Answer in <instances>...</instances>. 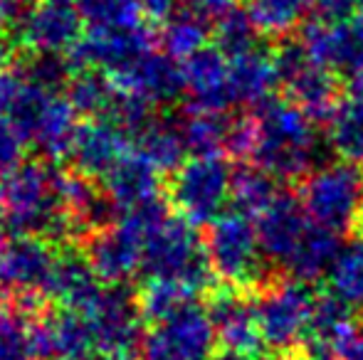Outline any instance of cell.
Segmentation results:
<instances>
[{
    "label": "cell",
    "instance_id": "9c48e42d",
    "mask_svg": "<svg viewBox=\"0 0 363 360\" xmlns=\"http://www.w3.org/2000/svg\"><path fill=\"white\" fill-rule=\"evenodd\" d=\"M57 255L50 242L33 235L0 237V298L18 296L23 306H35L48 291Z\"/></svg>",
    "mask_w": 363,
    "mask_h": 360
},
{
    "label": "cell",
    "instance_id": "7dc6e473",
    "mask_svg": "<svg viewBox=\"0 0 363 360\" xmlns=\"http://www.w3.org/2000/svg\"><path fill=\"white\" fill-rule=\"evenodd\" d=\"M20 8H23V3L20 0H0V25L5 23H18V18L23 13H20Z\"/></svg>",
    "mask_w": 363,
    "mask_h": 360
},
{
    "label": "cell",
    "instance_id": "7a4b0ae2",
    "mask_svg": "<svg viewBox=\"0 0 363 360\" xmlns=\"http://www.w3.org/2000/svg\"><path fill=\"white\" fill-rule=\"evenodd\" d=\"M0 230L62 240L77 232L62 205V173L43 163H23L8 175L0 200Z\"/></svg>",
    "mask_w": 363,
    "mask_h": 360
},
{
    "label": "cell",
    "instance_id": "f35d334b",
    "mask_svg": "<svg viewBox=\"0 0 363 360\" xmlns=\"http://www.w3.org/2000/svg\"><path fill=\"white\" fill-rule=\"evenodd\" d=\"M257 37L259 30L252 23L247 10L233 8L220 20H216V47L225 57H238V54L259 47Z\"/></svg>",
    "mask_w": 363,
    "mask_h": 360
},
{
    "label": "cell",
    "instance_id": "44dd1931",
    "mask_svg": "<svg viewBox=\"0 0 363 360\" xmlns=\"http://www.w3.org/2000/svg\"><path fill=\"white\" fill-rule=\"evenodd\" d=\"M101 187L114 210L129 212L153 200H161V173L139 151L131 149L101 175Z\"/></svg>",
    "mask_w": 363,
    "mask_h": 360
},
{
    "label": "cell",
    "instance_id": "ee69618b",
    "mask_svg": "<svg viewBox=\"0 0 363 360\" xmlns=\"http://www.w3.org/2000/svg\"><path fill=\"white\" fill-rule=\"evenodd\" d=\"M311 8L324 20H349L356 15L354 0H311Z\"/></svg>",
    "mask_w": 363,
    "mask_h": 360
},
{
    "label": "cell",
    "instance_id": "ffe728a7",
    "mask_svg": "<svg viewBox=\"0 0 363 360\" xmlns=\"http://www.w3.org/2000/svg\"><path fill=\"white\" fill-rule=\"evenodd\" d=\"M89 257L96 277L106 284H124L141 272L144 260V240L131 227L116 220L111 227L99 230L89 242Z\"/></svg>",
    "mask_w": 363,
    "mask_h": 360
},
{
    "label": "cell",
    "instance_id": "60d3db41",
    "mask_svg": "<svg viewBox=\"0 0 363 360\" xmlns=\"http://www.w3.org/2000/svg\"><path fill=\"white\" fill-rule=\"evenodd\" d=\"M20 69L28 79L50 91H60L62 84H69L74 77L72 59H65L62 54H33Z\"/></svg>",
    "mask_w": 363,
    "mask_h": 360
},
{
    "label": "cell",
    "instance_id": "e0dca14e",
    "mask_svg": "<svg viewBox=\"0 0 363 360\" xmlns=\"http://www.w3.org/2000/svg\"><path fill=\"white\" fill-rule=\"evenodd\" d=\"M257 237L262 247L264 260L274 265H287L289 257L309 232L311 220L306 215L301 197L291 195L287 190H279V195L272 200V205L257 217Z\"/></svg>",
    "mask_w": 363,
    "mask_h": 360
},
{
    "label": "cell",
    "instance_id": "f1b7e54d",
    "mask_svg": "<svg viewBox=\"0 0 363 360\" xmlns=\"http://www.w3.org/2000/svg\"><path fill=\"white\" fill-rule=\"evenodd\" d=\"M341 250H344V247H341L339 235H334L331 230H324V227L311 222L309 232H306L304 240L299 242L294 255L289 257L284 269L291 274V279L311 284L321 277H329L331 267L339 260Z\"/></svg>",
    "mask_w": 363,
    "mask_h": 360
},
{
    "label": "cell",
    "instance_id": "4316f807",
    "mask_svg": "<svg viewBox=\"0 0 363 360\" xmlns=\"http://www.w3.org/2000/svg\"><path fill=\"white\" fill-rule=\"evenodd\" d=\"M134 149L158 170H178L186 163V139H183L181 121L168 116H153L151 121L134 136Z\"/></svg>",
    "mask_w": 363,
    "mask_h": 360
},
{
    "label": "cell",
    "instance_id": "6da1fadb",
    "mask_svg": "<svg viewBox=\"0 0 363 360\" xmlns=\"http://www.w3.org/2000/svg\"><path fill=\"white\" fill-rule=\"evenodd\" d=\"M252 116L257 126L255 166L279 180H296L316 168L321 141L314 131V119H309L299 104L269 96L255 106Z\"/></svg>",
    "mask_w": 363,
    "mask_h": 360
},
{
    "label": "cell",
    "instance_id": "484cf974",
    "mask_svg": "<svg viewBox=\"0 0 363 360\" xmlns=\"http://www.w3.org/2000/svg\"><path fill=\"white\" fill-rule=\"evenodd\" d=\"M99 281L101 279L96 277L89 257L79 252H65V255H57L45 296L57 298L62 306L82 308L96 296V291L101 289Z\"/></svg>",
    "mask_w": 363,
    "mask_h": 360
},
{
    "label": "cell",
    "instance_id": "8992f818",
    "mask_svg": "<svg viewBox=\"0 0 363 360\" xmlns=\"http://www.w3.org/2000/svg\"><path fill=\"white\" fill-rule=\"evenodd\" d=\"M89 318L99 360H141V306L124 284H109L79 308Z\"/></svg>",
    "mask_w": 363,
    "mask_h": 360
},
{
    "label": "cell",
    "instance_id": "74e56055",
    "mask_svg": "<svg viewBox=\"0 0 363 360\" xmlns=\"http://www.w3.org/2000/svg\"><path fill=\"white\" fill-rule=\"evenodd\" d=\"M329 284L336 296L351 306H363V237L341 250L329 272Z\"/></svg>",
    "mask_w": 363,
    "mask_h": 360
},
{
    "label": "cell",
    "instance_id": "30bf717a",
    "mask_svg": "<svg viewBox=\"0 0 363 360\" xmlns=\"http://www.w3.org/2000/svg\"><path fill=\"white\" fill-rule=\"evenodd\" d=\"M216 343L211 313L191 303L153 323L144 336L141 360H213Z\"/></svg>",
    "mask_w": 363,
    "mask_h": 360
},
{
    "label": "cell",
    "instance_id": "277c9868",
    "mask_svg": "<svg viewBox=\"0 0 363 360\" xmlns=\"http://www.w3.org/2000/svg\"><path fill=\"white\" fill-rule=\"evenodd\" d=\"M141 272L148 279H176L196 291L206 289L213 269L196 225H191L181 215H168L148 235Z\"/></svg>",
    "mask_w": 363,
    "mask_h": 360
},
{
    "label": "cell",
    "instance_id": "d6986e66",
    "mask_svg": "<svg viewBox=\"0 0 363 360\" xmlns=\"http://www.w3.org/2000/svg\"><path fill=\"white\" fill-rule=\"evenodd\" d=\"M111 82L124 94L139 96L148 104H171L173 99L183 94V74L176 59L168 57L166 52L151 50L144 57L134 59L111 74Z\"/></svg>",
    "mask_w": 363,
    "mask_h": 360
},
{
    "label": "cell",
    "instance_id": "d6a6232c",
    "mask_svg": "<svg viewBox=\"0 0 363 360\" xmlns=\"http://www.w3.org/2000/svg\"><path fill=\"white\" fill-rule=\"evenodd\" d=\"M158 42L168 57H173L176 62H186L188 57L208 47V20H203L193 10H181L176 18L163 23Z\"/></svg>",
    "mask_w": 363,
    "mask_h": 360
},
{
    "label": "cell",
    "instance_id": "3957f363",
    "mask_svg": "<svg viewBox=\"0 0 363 360\" xmlns=\"http://www.w3.org/2000/svg\"><path fill=\"white\" fill-rule=\"evenodd\" d=\"M299 197L314 225L339 237L361 230L363 168L346 161L316 166L301 182Z\"/></svg>",
    "mask_w": 363,
    "mask_h": 360
},
{
    "label": "cell",
    "instance_id": "816d5d0a",
    "mask_svg": "<svg viewBox=\"0 0 363 360\" xmlns=\"http://www.w3.org/2000/svg\"><path fill=\"white\" fill-rule=\"evenodd\" d=\"M354 8H356V15H354V18L363 20V0H354Z\"/></svg>",
    "mask_w": 363,
    "mask_h": 360
},
{
    "label": "cell",
    "instance_id": "83f0119b",
    "mask_svg": "<svg viewBox=\"0 0 363 360\" xmlns=\"http://www.w3.org/2000/svg\"><path fill=\"white\" fill-rule=\"evenodd\" d=\"M354 308L356 306H351L349 301L336 296L334 291L316 298L309 338H314L319 351H326V353H331V356H339L341 348L356 336L359 326H356Z\"/></svg>",
    "mask_w": 363,
    "mask_h": 360
},
{
    "label": "cell",
    "instance_id": "bcb514c9",
    "mask_svg": "<svg viewBox=\"0 0 363 360\" xmlns=\"http://www.w3.org/2000/svg\"><path fill=\"white\" fill-rule=\"evenodd\" d=\"M336 358H339V360H363V331H361V328L356 331V336L351 338L344 348H341Z\"/></svg>",
    "mask_w": 363,
    "mask_h": 360
},
{
    "label": "cell",
    "instance_id": "b9f144b4",
    "mask_svg": "<svg viewBox=\"0 0 363 360\" xmlns=\"http://www.w3.org/2000/svg\"><path fill=\"white\" fill-rule=\"evenodd\" d=\"M23 149L25 139L20 136V131L0 116V200H3V187L8 175L23 166Z\"/></svg>",
    "mask_w": 363,
    "mask_h": 360
},
{
    "label": "cell",
    "instance_id": "4fadbf2b",
    "mask_svg": "<svg viewBox=\"0 0 363 360\" xmlns=\"http://www.w3.org/2000/svg\"><path fill=\"white\" fill-rule=\"evenodd\" d=\"M299 42L316 64L344 79L363 69V20L314 18L301 25Z\"/></svg>",
    "mask_w": 363,
    "mask_h": 360
},
{
    "label": "cell",
    "instance_id": "2e32d148",
    "mask_svg": "<svg viewBox=\"0 0 363 360\" xmlns=\"http://www.w3.org/2000/svg\"><path fill=\"white\" fill-rule=\"evenodd\" d=\"M208 313L216 326L218 341L225 351L242 353V356H259L264 348L262 333L257 323V308L250 296L240 289H223L211 298Z\"/></svg>",
    "mask_w": 363,
    "mask_h": 360
},
{
    "label": "cell",
    "instance_id": "7bdbcfd3",
    "mask_svg": "<svg viewBox=\"0 0 363 360\" xmlns=\"http://www.w3.org/2000/svg\"><path fill=\"white\" fill-rule=\"evenodd\" d=\"M183 3L186 0H139L146 20H151V23H168V20L181 13Z\"/></svg>",
    "mask_w": 363,
    "mask_h": 360
},
{
    "label": "cell",
    "instance_id": "7c38bea8",
    "mask_svg": "<svg viewBox=\"0 0 363 360\" xmlns=\"http://www.w3.org/2000/svg\"><path fill=\"white\" fill-rule=\"evenodd\" d=\"M84 20L74 0H40L18 18V40L33 54L72 52L84 35Z\"/></svg>",
    "mask_w": 363,
    "mask_h": 360
},
{
    "label": "cell",
    "instance_id": "8fae6325",
    "mask_svg": "<svg viewBox=\"0 0 363 360\" xmlns=\"http://www.w3.org/2000/svg\"><path fill=\"white\" fill-rule=\"evenodd\" d=\"M272 54L279 84L289 91L291 101L299 104L309 119L326 124L339 106L334 72L316 64L301 47V42H284Z\"/></svg>",
    "mask_w": 363,
    "mask_h": 360
},
{
    "label": "cell",
    "instance_id": "52a82bcc",
    "mask_svg": "<svg viewBox=\"0 0 363 360\" xmlns=\"http://www.w3.org/2000/svg\"><path fill=\"white\" fill-rule=\"evenodd\" d=\"M233 178L223 156H193L178 170H173L171 200L178 215L191 225H211L233 200Z\"/></svg>",
    "mask_w": 363,
    "mask_h": 360
},
{
    "label": "cell",
    "instance_id": "cb8c5ba5",
    "mask_svg": "<svg viewBox=\"0 0 363 360\" xmlns=\"http://www.w3.org/2000/svg\"><path fill=\"white\" fill-rule=\"evenodd\" d=\"M230 59V87H233V101L245 106H259L272 96V89L279 84L274 54L255 47Z\"/></svg>",
    "mask_w": 363,
    "mask_h": 360
},
{
    "label": "cell",
    "instance_id": "4dcf8cb0",
    "mask_svg": "<svg viewBox=\"0 0 363 360\" xmlns=\"http://www.w3.org/2000/svg\"><path fill=\"white\" fill-rule=\"evenodd\" d=\"M67 99L72 101L77 114H84L89 119H109L119 99V89L109 74L99 69H82L69 79Z\"/></svg>",
    "mask_w": 363,
    "mask_h": 360
},
{
    "label": "cell",
    "instance_id": "ba28073f",
    "mask_svg": "<svg viewBox=\"0 0 363 360\" xmlns=\"http://www.w3.org/2000/svg\"><path fill=\"white\" fill-rule=\"evenodd\" d=\"M314 306L316 296L309 284L299 279H287L264 289L262 296L255 301L264 346L279 353L294 351L309 336Z\"/></svg>",
    "mask_w": 363,
    "mask_h": 360
},
{
    "label": "cell",
    "instance_id": "603a6c76",
    "mask_svg": "<svg viewBox=\"0 0 363 360\" xmlns=\"http://www.w3.org/2000/svg\"><path fill=\"white\" fill-rule=\"evenodd\" d=\"M79 124H77V109L72 101L62 94H55L48 104L45 114L40 116L38 126L30 134L28 144L48 161H62L72 156Z\"/></svg>",
    "mask_w": 363,
    "mask_h": 360
},
{
    "label": "cell",
    "instance_id": "7402d4cb",
    "mask_svg": "<svg viewBox=\"0 0 363 360\" xmlns=\"http://www.w3.org/2000/svg\"><path fill=\"white\" fill-rule=\"evenodd\" d=\"M131 149H134V141L116 121L91 119L79 126L69 158L74 161L77 173L86 178H101Z\"/></svg>",
    "mask_w": 363,
    "mask_h": 360
},
{
    "label": "cell",
    "instance_id": "c3c4849f",
    "mask_svg": "<svg viewBox=\"0 0 363 360\" xmlns=\"http://www.w3.org/2000/svg\"><path fill=\"white\" fill-rule=\"evenodd\" d=\"M287 360H336L331 353H326V351H319V348H314V351H309V353H299V356H291Z\"/></svg>",
    "mask_w": 363,
    "mask_h": 360
},
{
    "label": "cell",
    "instance_id": "681fc988",
    "mask_svg": "<svg viewBox=\"0 0 363 360\" xmlns=\"http://www.w3.org/2000/svg\"><path fill=\"white\" fill-rule=\"evenodd\" d=\"M213 360H255V358H250V356H242V353H233V351H225V353H220V356H216Z\"/></svg>",
    "mask_w": 363,
    "mask_h": 360
},
{
    "label": "cell",
    "instance_id": "f6af8a7d",
    "mask_svg": "<svg viewBox=\"0 0 363 360\" xmlns=\"http://www.w3.org/2000/svg\"><path fill=\"white\" fill-rule=\"evenodd\" d=\"M186 5L203 20H220L235 8V0H186Z\"/></svg>",
    "mask_w": 363,
    "mask_h": 360
},
{
    "label": "cell",
    "instance_id": "5b68a950",
    "mask_svg": "<svg viewBox=\"0 0 363 360\" xmlns=\"http://www.w3.org/2000/svg\"><path fill=\"white\" fill-rule=\"evenodd\" d=\"M206 252L211 269L233 289L255 286L264 277V255L252 217L225 210L208 225Z\"/></svg>",
    "mask_w": 363,
    "mask_h": 360
},
{
    "label": "cell",
    "instance_id": "ab89813d",
    "mask_svg": "<svg viewBox=\"0 0 363 360\" xmlns=\"http://www.w3.org/2000/svg\"><path fill=\"white\" fill-rule=\"evenodd\" d=\"M33 326H28L23 313L0 306V360H35Z\"/></svg>",
    "mask_w": 363,
    "mask_h": 360
},
{
    "label": "cell",
    "instance_id": "5bb4252c",
    "mask_svg": "<svg viewBox=\"0 0 363 360\" xmlns=\"http://www.w3.org/2000/svg\"><path fill=\"white\" fill-rule=\"evenodd\" d=\"M33 346L43 360H99L89 318L72 306H60L33 323Z\"/></svg>",
    "mask_w": 363,
    "mask_h": 360
},
{
    "label": "cell",
    "instance_id": "d590c367",
    "mask_svg": "<svg viewBox=\"0 0 363 360\" xmlns=\"http://www.w3.org/2000/svg\"><path fill=\"white\" fill-rule=\"evenodd\" d=\"M311 0H250V18L257 25L259 35L284 37L304 20Z\"/></svg>",
    "mask_w": 363,
    "mask_h": 360
},
{
    "label": "cell",
    "instance_id": "ac0fdd59",
    "mask_svg": "<svg viewBox=\"0 0 363 360\" xmlns=\"http://www.w3.org/2000/svg\"><path fill=\"white\" fill-rule=\"evenodd\" d=\"M183 94L196 111H220L235 104L230 87V59L218 47H203L186 62H181Z\"/></svg>",
    "mask_w": 363,
    "mask_h": 360
},
{
    "label": "cell",
    "instance_id": "d4e9b609",
    "mask_svg": "<svg viewBox=\"0 0 363 360\" xmlns=\"http://www.w3.org/2000/svg\"><path fill=\"white\" fill-rule=\"evenodd\" d=\"M62 205L77 232H99L114 217V205L104 190H96L91 178L82 173H62Z\"/></svg>",
    "mask_w": 363,
    "mask_h": 360
},
{
    "label": "cell",
    "instance_id": "f907efd6",
    "mask_svg": "<svg viewBox=\"0 0 363 360\" xmlns=\"http://www.w3.org/2000/svg\"><path fill=\"white\" fill-rule=\"evenodd\" d=\"M5 59H8V42H5L3 33H0V67L5 64Z\"/></svg>",
    "mask_w": 363,
    "mask_h": 360
},
{
    "label": "cell",
    "instance_id": "8d00e7d4",
    "mask_svg": "<svg viewBox=\"0 0 363 360\" xmlns=\"http://www.w3.org/2000/svg\"><path fill=\"white\" fill-rule=\"evenodd\" d=\"M196 294V289H191L183 281H176V279H148L146 286L141 289L139 306L144 318L156 323L161 318L171 316V313L181 311V308L191 306Z\"/></svg>",
    "mask_w": 363,
    "mask_h": 360
},
{
    "label": "cell",
    "instance_id": "f546056e",
    "mask_svg": "<svg viewBox=\"0 0 363 360\" xmlns=\"http://www.w3.org/2000/svg\"><path fill=\"white\" fill-rule=\"evenodd\" d=\"M329 146L339 161L363 168V99L349 96L339 101L334 114L326 121Z\"/></svg>",
    "mask_w": 363,
    "mask_h": 360
},
{
    "label": "cell",
    "instance_id": "e575fe53",
    "mask_svg": "<svg viewBox=\"0 0 363 360\" xmlns=\"http://www.w3.org/2000/svg\"><path fill=\"white\" fill-rule=\"evenodd\" d=\"M277 178L262 170L259 166H245V168L235 170L233 178V205L247 217H259L272 200L279 195Z\"/></svg>",
    "mask_w": 363,
    "mask_h": 360
},
{
    "label": "cell",
    "instance_id": "1f68e13d",
    "mask_svg": "<svg viewBox=\"0 0 363 360\" xmlns=\"http://www.w3.org/2000/svg\"><path fill=\"white\" fill-rule=\"evenodd\" d=\"M233 119L220 111H188L181 119V131L193 156H223L228 151Z\"/></svg>",
    "mask_w": 363,
    "mask_h": 360
},
{
    "label": "cell",
    "instance_id": "836d02e7",
    "mask_svg": "<svg viewBox=\"0 0 363 360\" xmlns=\"http://www.w3.org/2000/svg\"><path fill=\"white\" fill-rule=\"evenodd\" d=\"M86 30H136L146 28L139 0H74Z\"/></svg>",
    "mask_w": 363,
    "mask_h": 360
},
{
    "label": "cell",
    "instance_id": "9a60e30c",
    "mask_svg": "<svg viewBox=\"0 0 363 360\" xmlns=\"http://www.w3.org/2000/svg\"><path fill=\"white\" fill-rule=\"evenodd\" d=\"M151 50H156V37L148 25L136 30H86L72 50V64L79 69H99L111 77Z\"/></svg>",
    "mask_w": 363,
    "mask_h": 360
}]
</instances>
